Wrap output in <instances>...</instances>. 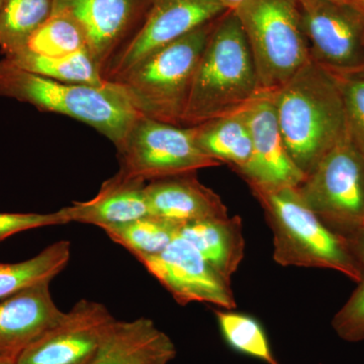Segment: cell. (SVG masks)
<instances>
[{
  "label": "cell",
  "instance_id": "6da1fadb",
  "mask_svg": "<svg viewBox=\"0 0 364 364\" xmlns=\"http://www.w3.org/2000/svg\"><path fill=\"white\" fill-rule=\"evenodd\" d=\"M272 93L287 153L306 176L348 132L338 76L311 59Z\"/></svg>",
  "mask_w": 364,
  "mask_h": 364
},
{
  "label": "cell",
  "instance_id": "7a4b0ae2",
  "mask_svg": "<svg viewBox=\"0 0 364 364\" xmlns=\"http://www.w3.org/2000/svg\"><path fill=\"white\" fill-rule=\"evenodd\" d=\"M260 91L240 21L233 11H226L215 20L198 62L182 127L240 112Z\"/></svg>",
  "mask_w": 364,
  "mask_h": 364
},
{
  "label": "cell",
  "instance_id": "3957f363",
  "mask_svg": "<svg viewBox=\"0 0 364 364\" xmlns=\"http://www.w3.org/2000/svg\"><path fill=\"white\" fill-rule=\"evenodd\" d=\"M273 234V259L282 267L323 268L355 282L363 268L348 239L335 233L309 208L298 188L250 186Z\"/></svg>",
  "mask_w": 364,
  "mask_h": 364
},
{
  "label": "cell",
  "instance_id": "277c9868",
  "mask_svg": "<svg viewBox=\"0 0 364 364\" xmlns=\"http://www.w3.org/2000/svg\"><path fill=\"white\" fill-rule=\"evenodd\" d=\"M0 97L82 122L107 136L117 149L140 116L116 83L61 82L25 70L6 58L0 61Z\"/></svg>",
  "mask_w": 364,
  "mask_h": 364
},
{
  "label": "cell",
  "instance_id": "5b68a950",
  "mask_svg": "<svg viewBox=\"0 0 364 364\" xmlns=\"http://www.w3.org/2000/svg\"><path fill=\"white\" fill-rule=\"evenodd\" d=\"M215 20L153 52L109 82L121 88L141 116L182 127L196 68Z\"/></svg>",
  "mask_w": 364,
  "mask_h": 364
},
{
  "label": "cell",
  "instance_id": "8992f818",
  "mask_svg": "<svg viewBox=\"0 0 364 364\" xmlns=\"http://www.w3.org/2000/svg\"><path fill=\"white\" fill-rule=\"evenodd\" d=\"M235 14L245 33L261 90H279L310 61L298 0H248Z\"/></svg>",
  "mask_w": 364,
  "mask_h": 364
},
{
  "label": "cell",
  "instance_id": "52a82bcc",
  "mask_svg": "<svg viewBox=\"0 0 364 364\" xmlns=\"http://www.w3.org/2000/svg\"><path fill=\"white\" fill-rule=\"evenodd\" d=\"M299 195L326 226L348 238L364 223V153L346 135L305 181Z\"/></svg>",
  "mask_w": 364,
  "mask_h": 364
},
{
  "label": "cell",
  "instance_id": "ba28073f",
  "mask_svg": "<svg viewBox=\"0 0 364 364\" xmlns=\"http://www.w3.org/2000/svg\"><path fill=\"white\" fill-rule=\"evenodd\" d=\"M119 169L149 182L221 165L196 145L193 127L139 116L117 148Z\"/></svg>",
  "mask_w": 364,
  "mask_h": 364
},
{
  "label": "cell",
  "instance_id": "9c48e42d",
  "mask_svg": "<svg viewBox=\"0 0 364 364\" xmlns=\"http://www.w3.org/2000/svg\"><path fill=\"white\" fill-rule=\"evenodd\" d=\"M311 59L336 74L364 69V11L332 0H298Z\"/></svg>",
  "mask_w": 364,
  "mask_h": 364
},
{
  "label": "cell",
  "instance_id": "30bf717a",
  "mask_svg": "<svg viewBox=\"0 0 364 364\" xmlns=\"http://www.w3.org/2000/svg\"><path fill=\"white\" fill-rule=\"evenodd\" d=\"M139 261L179 305L198 301L226 310L237 306L231 282L210 267L198 249L179 235L162 252Z\"/></svg>",
  "mask_w": 364,
  "mask_h": 364
},
{
  "label": "cell",
  "instance_id": "8fae6325",
  "mask_svg": "<svg viewBox=\"0 0 364 364\" xmlns=\"http://www.w3.org/2000/svg\"><path fill=\"white\" fill-rule=\"evenodd\" d=\"M226 11L215 0H153L142 25L105 69V80H112L153 52Z\"/></svg>",
  "mask_w": 364,
  "mask_h": 364
},
{
  "label": "cell",
  "instance_id": "7c38bea8",
  "mask_svg": "<svg viewBox=\"0 0 364 364\" xmlns=\"http://www.w3.org/2000/svg\"><path fill=\"white\" fill-rule=\"evenodd\" d=\"M116 321L107 306L80 299L16 359V364H85Z\"/></svg>",
  "mask_w": 364,
  "mask_h": 364
},
{
  "label": "cell",
  "instance_id": "4fadbf2b",
  "mask_svg": "<svg viewBox=\"0 0 364 364\" xmlns=\"http://www.w3.org/2000/svg\"><path fill=\"white\" fill-rule=\"evenodd\" d=\"M153 0H53L52 14L77 21L88 50L104 75L105 69L142 25Z\"/></svg>",
  "mask_w": 364,
  "mask_h": 364
},
{
  "label": "cell",
  "instance_id": "5bb4252c",
  "mask_svg": "<svg viewBox=\"0 0 364 364\" xmlns=\"http://www.w3.org/2000/svg\"><path fill=\"white\" fill-rule=\"evenodd\" d=\"M243 112L252 139V153L248 164L238 174L249 188H298L306 176L294 164L284 146L272 91L261 90Z\"/></svg>",
  "mask_w": 364,
  "mask_h": 364
},
{
  "label": "cell",
  "instance_id": "9a60e30c",
  "mask_svg": "<svg viewBox=\"0 0 364 364\" xmlns=\"http://www.w3.org/2000/svg\"><path fill=\"white\" fill-rule=\"evenodd\" d=\"M50 282L28 287L0 301V358L16 360L21 352L61 318Z\"/></svg>",
  "mask_w": 364,
  "mask_h": 364
},
{
  "label": "cell",
  "instance_id": "2e32d148",
  "mask_svg": "<svg viewBox=\"0 0 364 364\" xmlns=\"http://www.w3.org/2000/svg\"><path fill=\"white\" fill-rule=\"evenodd\" d=\"M147 182L119 169L102 183L87 202H74L59 210L67 223L93 225L105 230L150 215L146 198Z\"/></svg>",
  "mask_w": 364,
  "mask_h": 364
},
{
  "label": "cell",
  "instance_id": "e0dca14e",
  "mask_svg": "<svg viewBox=\"0 0 364 364\" xmlns=\"http://www.w3.org/2000/svg\"><path fill=\"white\" fill-rule=\"evenodd\" d=\"M150 215L181 225L228 217V208L213 189L195 173L147 182L145 188Z\"/></svg>",
  "mask_w": 364,
  "mask_h": 364
},
{
  "label": "cell",
  "instance_id": "ac0fdd59",
  "mask_svg": "<svg viewBox=\"0 0 364 364\" xmlns=\"http://www.w3.org/2000/svg\"><path fill=\"white\" fill-rule=\"evenodd\" d=\"M176 353L173 341L151 318L116 320L85 364H169Z\"/></svg>",
  "mask_w": 364,
  "mask_h": 364
},
{
  "label": "cell",
  "instance_id": "d6986e66",
  "mask_svg": "<svg viewBox=\"0 0 364 364\" xmlns=\"http://www.w3.org/2000/svg\"><path fill=\"white\" fill-rule=\"evenodd\" d=\"M178 235L191 242L210 267L231 282L245 253L243 224L239 215L181 225Z\"/></svg>",
  "mask_w": 364,
  "mask_h": 364
},
{
  "label": "cell",
  "instance_id": "ffe728a7",
  "mask_svg": "<svg viewBox=\"0 0 364 364\" xmlns=\"http://www.w3.org/2000/svg\"><path fill=\"white\" fill-rule=\"evenodd\" d=\"M196 145L219 163H226L237 173L248 164L252 139L243 109L193 127Z\"/></svg>",
  "mask_w": 364,
  "mask_h": 364
},
{
  "label": "cell",
  "instance_id": "44dd1931",
  "mask_svg": "<svg viewBox=\"0 0 364 364\" xmlns=\"http://www.w3.org/2000/svg\"><path fill=\"white\" fill-rule=\"evenodd\" d=\"M70 257V242L62 240L55 242L30 259L0 262V301L28 287L51 282L65 269Z\"/></svg>",
  "mask_w": 364,
  "mask_h": 364
},
{
  "label": "cell",
  "instance_id": "7402d4cb",
  "mask_svg": "<svg viewBox=\"0 0 364 364\" xmlns=\"http://www.w3.org/2000/svg\"><path fill=\"white\" fill-rule=\"evenodd\" d=\"M4 58L25 70L61 82L93 86H102L107 82L88 50L47 57L25 49Z\"/></svg>",
  "mask_w": 364,
  "mask_h": 364
},
{
  "label": "cell",
  "instance_id": "603a6c76",
  "mask_svg": "<svg viewBox=\"0 0 364 364\" xmlns=\"http://www.w3.org/2000/svg\"><path fill=\"white\" fill-rule=\"evenodd\" d=\"M52 11L53 0H2L0 48L6 57L25 50L28 39Z\"/></svg>",
  "mask_w": 364,
  "mask_h": 364
},
{
  "label": "cell",
  "instance_id": "cb8c5ba5",
  "mask_svg": "<svg viewBox=\"0 0 364 364\" xmlns=\"http://www.w3.org/2000/svg\"><path fill=\"white\" fill-rule=\"evenodd\" d=\"M179 225L147 215L104 231L114 243L123 246L136 259L162 252L178 235Z\"/></svg>",
  "mask_w": 364,
  "mask_h": 364
},
{
  "label": "cell",
  "instance_id": "d4e9b609",
  "mask_svg": "<svg viewBox=\"0 0 364 364\" xmlns=\"http://www.w3.org/2000/svg\"><path fill=\"white\" fill-rule=\"evenodd\" d=\"M26 49L41 56H64L88 50V44L77 21L67 14H52L28 39Z\"/></svg>",
  "mask_w": 364,
  "mask_h": 364
},
{
  "label": "cell",
  "instance_id": "484cf974",
  "mask_svg": "<svg viewBox=\"0 0 364 364\" xmlns=\"http://www.w3.org/2000/svg\"><path fill=\"white\" fill-rule=\"evenodd\" d=\"M215 314L223 336L232 348L267 364H279L273 356L267 333L255 318L230 310H217Z\"/></svg>",
  "mask_w": 364,
  "mask_h": 364
},
{
  "label": "cell",
  "instance_id": "4316f807",
  "mask_svg": "<svg viewBox=\"0 0 364 364\" xmlns=\"http://www.w3.org/2000/svg\"><path fill=\"white\" fill-rule=\"evenodd\" d=\"M337 76L343 95L349 135L364 153V69Z\"/></svg>",
  "mask_w": 364,
  "mask_h": 364
},
{
  "label": "cell",
  "instance_id": "83f0119b",
  "mask_svg": "<svg viewBox=\"0 0 364 364\" xmlns=\"http://www.w3.org/2000/svg\"><path fill=\"white\" fill-rule=\"evenodd\" d=\"M358 284L350 298L332 320L334 331L347 342L364 341V272Z\"/></svg>",
  "mask_w": 364,
  "mask_h": 364
},
{
  "label": "cell",
  "instance_id": "f1b7e54d",
  "mask_svg": "<svg viewBox=\"0 0 364 364\" xmlns=\"http://www.w3.org/2000/svg\"><path fill=\"white\" fill-rule=\"evenodd\" d=\"M65 224L68 223L60 210L51 214L0 213V243L14 235L28 230Z\"/></svg>",
  "mask_w": 364,
  "mask_h": 364
},
{
  "label": "cell",
  "instance_id": "f546056e",
  "mask_svg": "<svg viewBox=\"0 0 364 364\" xmlns=\"http://www.w3.org/2000/svg\"><path fill=\"white\" fill-rule=\"evenodd\" d=\"M347 239H348L352 252L358 258L364 270V223Z\"/></svg>",
  "mask_w": 364,
  "mask_h": 364
},
{
  "label": "cell",
  "instance_id": "4dcf8cb0",
  "mask_svg": "<svg viewBox=\"0 0 364 364\" xmlns=\"http://www.w3.org/2000/svg\"><path fill=\"white\" fill-rule=\"evenodd\" d=\"M215 1L219 2L227 11H233L235 13L242 6H244L248 0H215Z\"/></svg>",
  "mask_w": 364,
  "mask_h": 364
},
{
  "label": "cell",
  "instance_id": "1f68e13d",
  "mask_svg": "<svg viewBox=\"0 0 364 364\" xmlns=\"http://www.w3.org/2000/svg\"><path fill=\"white\" fill-rule=\"evenodd\" d=\"M332 1L339 2V4H351L360 7L361 0H332Z\"/></svg>",
  "mask_w": 364,
  "mask_h": 364
},
{
  "label": "cell",
  "instance_id": "d6a6232c",
  "mask_svg": "<svg viewBox=\"0 0 364 364\" xmlns=\"http://www.w3.org/2000/svg\"><path fill=\"white\" fill-rule=\"evenodd\" d=\"M0 364H16V360L11 358H0Z\"/></svg>",
  "mask_w": 364,
  "mask_h": 364
},
{
  "label": "cell",
  "instance_id": "836d02e7",
  "mask_svg": "<svg viewBox=\"0 0 364 364\" xmlns=\"http://www.w3.org/2000/svg\"><path fill=\"white\" fill-rule=\"evenodd\" d=\"M360 9L364 11V0H361Z\"/></svg>",
  "mask_w": 364,
  "mask_h": 364
},
{
  "label": "cell",
  "instance_id": "e575fe53",
  "mask_svg": "<svg viewBox=\"0 0 364 364\" xmlns=\"http://www.w3.org/2000/svg\"><path fill=\"white\" fill-rule=\"evenodd\" d=\"M2 0H0V9H1Z\"/></svg>",
  "mask_w": 364,
  "mask_h": 364
},
{
  "label": "cell",
  "instance_id": "d590c367",
  "mask_svg": "<svg viewBox=\"0 0 364 364\" xmlns=\"http://www.w3.org/2000/svg\"><path fill=\"white\" fill-rule=\"evenodd\" d=\"M86 363H87V361H86Z\"/></svg>",
  "mask_w": 364,
  "mask_h": 364
}]
</instances>
